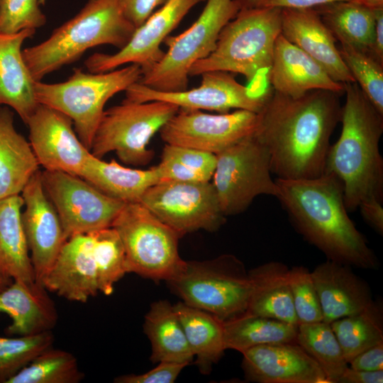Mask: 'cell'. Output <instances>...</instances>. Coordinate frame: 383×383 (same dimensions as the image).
<instances>
[{
	"instance_id": "1",
	"label": "cell",
	"mask_w": 383,
	"mask_h": 383,
	"mask_svg": "<svg viewBox=\"0 0 383 383\" xmlns=\"http://www.w3.org/2000/svg\"><path fill=\"white\" fill-rule=\"evenodd\" d=\"M340 94L313 90L292 98L272 91L253 135L268 151L277 178L311 179L323 174L330 138L340 121Z\"/></svg>"
},
{
	"instance_id": "3",
	"label": "cell",
	"mask_w": 383,
	"mask_h": 383,
	"mask_svg": "<svg viewBox=\"0 0 383 383\" xmlns=\"http://www.w3.org/2000/svg\"><path fill=\"white\" fill-rule=\"evenodd\" d=\"M344 86L346 100L342 106V131L329 148L324 172L340 181L346 209L353 211L365 201H383V159L379 151L383 114L357 82L344 83Z\"/></svg>"
},
{
	"instance_id": "44",
	"label": "cell",
	"mask_w": 383,
	"mask_h": 383,
	"mask_svg": "<svg viewBox=\"0 0 383 383\" xmlns=\"http://www.w3.org/2000/svg\"><path fill=\"white\" fill-rule=\"evenodd\" d=\"M167 0H118L125 16L137 28Z\"/></svg>"
},
{
	"instance_id": "21",
	"label": "cell",
	"mask_w": 383,
	"mask_h": 383,
	"mask_svg": "<svg viewBox=\"0 0 383 383\" xmlns=\"http://www.w3.org/2000/svg\"><path fill=\"white\" fill-rule=\"evenodd\" d=\"M268 71V79L273 90L292 98L318 89L339 94L345 91L344 84L334 80L318 62L282 33L275 42Z\"/></svg>"
},
{
	"instance_id": "53",
	"label": "cell",
	"mask_w": 383,
	"mask_h": 383,
	"mask_svg": "<svg viewBox=\"0 0 383 383\" xmlns=\"http://www.w3.org/2000/svg\"><path fill=\"white\" fill-rule=\"evenodd\" d=\"M1 0H0V4H1Z\"/></svg>"
},
{
	"instance_id": "45",
	"label": "cell",
	"mask_w": 383,
	"mask_h": 383,
	"mask_svg": "<svg viewBox=\"0 0 383 383\" xmlns=\"http://www.w3.org/2000/svg\"><path fill=\"white\" fill-rule=\"evenodd\" d=\"M348 364H350V367L355 370H383V342L359 353Z\"/></svg>"
},
{
	"instance_id": "10",
	"label": "cell",
	"mask_w": 383,
	"mask_h": 383,
	"mask_svg": "<svg viewBox=\"0 0 383 383\" xmlns=\"http://www.w3.org/2000/svg\"><path fill=\"white\" fill-rule=\"evenodd\" d=\"M179 109L162 101L137 103L124 99L104 111L90 152L100 159L115 152L123 163L146 165L154 157V152L148 148L149 141Z\"/></svg>"
},
{
	"instance_id": "12",
	"label": "cell",
	"mask_w": 383,
	"mask_h": 383,
	"mask_svg": "<svg viewBox=\"0 0 383 383\" xmlns=\"http://www.w3.org/2000/svg\"><path fill=\"white\" fill-rule=\"evenodd\" d=\"M139 202L181 237L199 230L216 231L226 221L209 182L161 181L149 187Z\"/></svg>"
},
{
	"instance_id": "29",
	"label": "cell",
	"mask_w": 383,
	"mask_h": 383,
	"mask_svg": "<svg viewBox=\"0 0 383 383\" xmlns=\"http://www.w3.org/2000/svg\"><path fill=\"white\" fill-rule=\"evenodd\" d=\"M23 204L20 194L0 199V268L13 279L33 282L21 217Z\"/></svg>"
},
{
	"instance_id": "17",
	"label": "cell",
	"mask_w": 383,
	"mask_h": 383,
	"mask_svg": "<svg viewBox=\"0 0 383 383\" xmlns=\"http://www.w3.org/2000/svg\"><path fill=\"white\" fill-rule=\"evenodd\" d=\"M26 125L29 143L45 170L80 174L91 153L77 136L65 114L39 104Z\"/></svg>"
},
{
	"instance_id": "33",
	"label": "cell",
	"mask_w": 383,
	"mask_h": 383,
	"mask_svg": "<svg viewBox=\"0 0 383 383\" xmlns=\"http://www.w3.org/2000/svg\"><path fill=\"white\" fill-rule=\"evenodd\" d=\"M297 331L298 326L247 313L223 322L226 349L241 353L260 345L296 342Z\"/></svg>"
},
{
	"instance_id": "20",
	"label": "cell",
	"mask_w": 383,
	"mask_h": 383,
	"mask_svg": "<svg viewBox=\"0 0 383 383\" xmlns=\"http://www.w3.org/2000/svg\"><path fill=\"white\" fill-rule=\"evenodd\" d=\"M42 284L70 301L84 303L99 292L91 232L69 238Z\"/></svg>"
},
{
	"instance_id": "24",
	"label": "cell",
	"mask_w": 383,
	"mask_h": 383,
	"mask_svg": "<svg viewBox=\"0 0 383 383\" xmlns=\"http://www.w3.org/2000/svg\"><path fill=\"white\" fill-rule=\"evenodd\" d=\"M0 313H6L12 320L6 333L19 336L51 331L58 319L54 301L36 281L13 279L0 292Z\"/></svg>"
},
{
	"instance_id": "19",
	"label": "cell",
	"mask_w": 383,
	"mask_h": 383,
	"mask_svg": "<svg viewBox=\"0 0 383 383\" xmlns=\"http://www.w3.org/2000/svg\"><path fill=\"white\" fill-rule=\"evenodd\" d=\"M242 354V367L248 381L329 383L318 364L296 342L260 345Z\"/></svg>"
},
{
	"instance_id": "9",
	"label": "cell",
	"mask_w": 383,
	"mask_h": 383,
	"mask_svg": "<svg viewBox=\"0 0 383 383\" xmlns=\"http://www.w3.org/2000/svg\"><path fill=\"white\" fill-rule=\"evenodd\" d=\"M111 227L122 242L127 273L167 282L183 269L186 261L178 251L181 236L140 202L126 203Z\"/></svg>"
},
{
	"instance_id": "39",
	"label": "cell",
	"mask_w": 383,
	"mask_h": 383,
	"mask_svg": "<svg viewBox=\"0 0 383 383\" xmlns=\"http://www.w3.org/2000/svg\"><path fill=\"white\" fill-rule=\"evenodd\" d=\"M338 49L355 82L374 108L383 114V63L369 52L348 45L340 44Z\"/></svg>"
},
{
	"instance_id": "15",
	"label": "cell",
	"mask_w": 383,
	"mask_h": 383,
	"mask_svg": "<svg viewBox=\"0 0 383 383\" xmlns=\"http://www.w3.org/2000/svg\"><path fill=\"white\" fill-rule=\"evenodd\" d=\"M199 87L179 91H161L139 82L131 85L125 100L132 102L162 101L179 108L209 110L228 113L231 109H243L259 113L271 91L264 95L252 94L228 72L209 71L202 73Z\"/></svg>"
},
{
	"instance_id": "13",
	"label": "cell",
	"mask_w": 383,
	"mask_h": 383,
	"mask_svg": "<svg viewBox=\"0 0 383 383\" xmlns=\"http://www.w3.org/2000/svg\"><path fill=\"white\" fill-rule=\"evenodd\" d=\"M41 179L67 239L111 227L126 204L104 194L77 175L44 170Z\"/></svg>"
},
{
	"instance_id": "41",
	"label": "cell",
	"mask_w": 383,
	"mask_h": 383,
	"mask_svg": "<svg viewBox=\"0 0 383 383\" xmlns=\"http://www.w3.org/2000/svg\"><path fill=\"white\" fill-rule=\"evenodd\" d=\"M288 280L298 325L323 321L318 292L311 272L304 266L289 269Z\"/></svg>"
},
{
	"instance_id": "40",
	"label": "cell",
	"mask_w": 383,
	"mask_h": 383,
	"mask_svg": "<svg viewBox=\"0 0 383 383\" xmlns=\"http://www.w3.org/2000/svg\"><path fill=\"white\" fill-rule=\"evenodd\" d=\"M51 331L18 338L0 336V382L16 374L44 350L52 347Z\"/></svg>"
},
{
	"instance_id": "26",
	"label": "cell",
	"mask_w": 383,
	"mask_h": 383,
	"mask_svg": "<svg viewBox=\"0 0 383 383\" xmlns=\"http://www.w3.org/2000/svg\"><path fill=\"white\" fill-rule=\"evenodd\" d=\"M289 269L281 262L270 261L250 270L251 291L244 313L298 326L288 280Z\"/></svg>"
},
{
	"instance_id": "31",
	"label": "cell",
	"mask_w": 383,
	"mask_h": 383,
	"mask_svg": "<svg viewBox=\"0 0 383 383\" xmlns=\"http://www.w3.org/2000/svg\"><path fill=\"white\" fill-rule=\"evenodd\" d=\"M340 44L370 52L376 9L357 1H337L313 9Z\"/></svg>"
},
{
	"instance_id": "28",
	"label": "cell",
	"mask_w": 383,
	"mask_h": 383,
	"mask_svg": "<svg viewBox=\"0 0 383 383\" xmlns=\"http://www.w3.org/2000/svg\"><path fill=\"white\" fill-rule=\"evenodd\" d=\"M80 177L104 194L125 203L140 201L149 187L160 182L157 166L149 170L132 169L114 160L103 161L92 154Z\"/></svg>"
},
{
	"instance_id": "38",
	"label": "cell",
	"mask_w": 383,
	"mask_h": 383,
	"mask_svg": "<svg viewBox=\"0 0 383 383\" xmlns=\"http://www.w3.org/2000/svg\"><path fill=\"white\" fill-rule=\"evenodd\" d=\"M91 233L99 292L109 296L113 293L114 284L127 273L124 248L112 227Z\"/></svg>"
},
{
	"instance_id": "18",
	"label": "cell",
	"mask_w": 383,
	"mask_h": 383,
	"mask_svg": "<svg viewBox=\"0 0 383 383\" xmlns=\"http://www.w3.org/2000/svg\"><path fill=\"white\" fill-rule=\"evenodd\" d=\"M25 210L21 214L35 279L42 281L67 240L59 216L48 197L38 170L21 192Z\"/></svg>"
},
{
	"instance_id": "42",
	"label": "cell",
	"mask_w": 383,
	"mask_h": 383,
	"mask_svg": "<svg viewBox=\"0 0 383 383\" xmlns=\"http://www.w3.org/2000/svg\"><path fill=\"white\" fill-rule=\"evenodd\" d=\"M45 0H1L0 33L13 34L26 29L36 30L47 21L40 4Z\"/></svg>"
},
{
	"instance_id": "30",
	"label": "cell",
	"mask_w": 383,
	"mask_h": 383,
	"mask_svg": "<svg viewBox=\"0 0 383 383\" xmlns=\"http://www.w3.org/2000/svg\"><path fill=\"white\" fill-rule=\"evenodd\" d=\"M143 328L151 343L153 362L189 365L194 359L174 307L167 301L152 304L145 316Z\"/></svg>"
},
{
	"instance_id": "4",
	"label": "cell",
	"mask_w": 383,
	"mask_h": 383,
	"mask_svg": "<svg viewBox=\"0 0 383 383\" xmlns=\"http://www.w3.org/2000/svg\"><path fill=\"white\" fill-rule=\"evenodd\" d=\"M135 29L118 0H88L47 40L23 49V57L33 78L40 82L47 74L76 62L94 47L111 45L122 48Z\"/></svg>"
},
{
	"instance_id": "36",
	"label": "cell",
	"mask_w": 383,
	"mask_h": 383,
	"mask_svg": "<svg viewBox=\"0 0 383 383\" xmlns=\"http://www.w3.org/2000/svg\"><path fill=\"white\" fill-rule=\"evenodd\" d=\"M216 165L215 154L166 144L157 165L161 181L209 182Z\"/></svg>"
},
{
	"instance_id": "51",
	"label": "cell",
	"mask_w": 383,
	"mask_h": 383,
	"mask_svg": "<svg viewBox=\"0 0 383 383\" xmlns=\"http://www.w3.org/2000/svg\"><path fill=\"white\" fill-rule=\"evenodd\" d=\"M13 281V279L0 268V292L9 287Z\"/></svg>"
},
{
	"instance_id": "35",
	"label": "cell",
	"mask_w": 383,
	"mask_h": 383,
	"mask_svg": "<svg viewBox=\"0 0 383 383\" xmlns=\"http://www.w3.org/2000/svg\"><path fill=\"white\" fill-rule=\"evenodd\" d=\"M296 342L318 364L329 383H338L348 363L331 324L322 321L298 325Z\"/></svg>"
},
{
	"instance_id": "52",
	"label": "cell",
	"mask_w": 383,
	"mask_h": 383,
	"mask_svg": "<svg viewBox=\"0 0 383 383\" xmlns=\"http://www.w3.org/2000/svg\"><path fill=\"white\" fill-rule=\"evenodd\" d=\"M372 9L383 7V0H355Z\"/></svg>"
},
{
	"instance_id": "32",
	"label": "cell",
	"mask_w": 383,
	"mask_h": 383,
	"mask_svg": "<svg viewBox=\"0 0 383 383\" xmlns=\"http://www.w3.org/2000/svg\"><path fill=\"white\" fill-rule=\"evenodd\" d=\"M174 307L196 357V365L201 373H209L212 365L218 362L226 350L223 321L184 302H179Z\"/></svg>"
},
{
	"instance_id": "27",
	"label": "cell",
	"mask_w": 383,
	"mask_h": 383,
	"mask_svg": "<svg viewBox=\"0 0 383 383\" xmlns=\"http://www.w3.org/2000/svg\"><path fill=\"white\" fill-rule=\"evenodd\" d=\"M13 116L9 106H0V199L20 194L40 166Z\"/></svg>"
},
{
	"instance_id": "48",
	"label": "cell",
	"mask_w": 383,
	"mask_h": 383,
	"mask_svg": "<svg viewBox=\"0 0 383 383\" xmlns=\"http://www.w3.org/2000/svg\"><path fill=\"white\" fill-rule=\"evenodd\" d=\"M383 370L365 371L348 367L344 371L338 383H382Z\"/></svg>"
},
{
	"instance_id": "11",
	"label": "cell",
	"mask_w": 383,
	"mask_h": 383,
	"mask_svg": "<svg viewBox=\"0 0 383 383\" xmlns=\"http://www.w3.org/2000/svg\"><path fill=\"white\" fill-rule=\"evenodd\" d=\"M216 155L212 184L226 217L243 212L259 195L277 196L268 151L253 135Z\"/></svg>"
},
{
	"instance_id": "47",
	"label": "cell",
	"mask_w": 383,
	"mask_h": 383,
	"mask_svg": "<svg viewBox=\"0 0 383 383\" xmlns=\"http://www.w3.org/2000/svg\"><path fill=\"white\" fill-rule=\"evenodd\" d=\"M355 0H263L259 7L279 9H314L328 4Z\"/></svg>"
},
{
	"instance_id": "23",
	"label": "cell",
	"mask_w": 383,
	"mask_h": 383,
	"mask_svg": "<svg viewBox=\"0 0 383 383\" xmlns=\"http://www.w3.org/2000/svg\"><path fill=\"white\" fill-rule=\"evenodd\" d=\"M311 275L326 323L355 314L373 301L369 285L349 266L327 260Z\"/></svg>"
},
{
	"instance_id": "25",
	"label": "cell",
	"mask_w": 383,
	"mask_h": 383,
	"mask_svg": "<svg viewBox=\"0 0 383 383\" xmlns=\"http://www.w3.org/2000/svg\"><path fill=\"white\" fill-rule=\"evenodd\" d=\"M36 30L0 33V106L13 109L26 124L38 106L35 82L23 57L22 45Z\"/></svg>"
},
{
	"instance_id": "2",
	"label": "cell",
	"mask_w": 383,
	"mask_h": 383,
	"mask_svg": "<svg viewBox=\"0 0 383 383\" xmlns=\"http://www.w3.org/2000/svg\"><path fill=\"white\" fill-rule=\"evenodd\" d=\"M277 198L299 233L328 260L374 270L378 261L348 214L343 188L333 174L311 179H275Z\"/></svg>"
},
{
	"instance_id": "49",
	"label": "cell",
	"mask_w": 383,
	"mask_h": 383,
	"mask_svg": "<svg viewBox=\"0 0 383 383\" xmlns=\"http://www.w3.org/2000/svg\"><path fill=\"white\" fill-rule=\"evenodd\" d=\"M370 53L383 63V7L376 9L374 39Z\"/></svg>"
},
{
	"instance_id": "6",
	"label": "cell",
	"mask_w": 383,
	"mask_h": 383,
	"mask_svg": "<svg viewBox=\"0 0 383 383\" xmlns=\"http://www.w3.org/2000/svg\"><path fill=\"white\" fill-rule=\"evenodd\" d=\"M142 74L141 67L135 64L100 73L85 72L75 68L65 82H36L35 96L38 104L67 116L72 121L79 140L90 150L106 102L117 93L138 82Z\"/></svg>"
},
{
	"instance_id": "43",
	"label": "cell",
	"mask_w": 383,
	"mask_h": 383,
	"mask_svg": "<svg viewBox=\"0 0 383 383\" xmlns=\"http://www.w3.org/2000/svg\"><path fill=\"white\" fill-rule=\"evenodd\" d=\"M188 365L173 362H160L148 372L121 375L114 379L116 383H173L181 371Z\"/></svg>"
},
{
	"instance_id": "7",
	"label": "cell",
	"mask_w": 383,
	"mask_h": 383,
	"mask_svg": "<svg viewBox=\"0 0 383 383\" xmlns=\"http://www.w3.org/2000/svg\"><path fill=\"white\" fill-rule=\"evenodd\" d=\"M167 282L182 302L223 322L246 311L251 291L243 263L229 254L207 261H186L183 269Z\"/></svg>"
},
{
	"instance_id": "8",
	"label": "cell",
	"mask_w": 383,
	"mask_h": 383,
	"mask_svg": "<svg viewBox=\"0 0 383 383\" xmlns=\"http://www.w3.org/2000/svg\"><path fill=\"white\" fill-rule=\"evenodd\" d=\"M205 1L203 11L188 29L165 38L167 52L143 72L139 83L161 91L187 89L191 67L214 50L221 30L240 11L234 0Z\"/></svg>"
},
{
	"instance_id": "37",
	"label": "cell",
	"mask_w": 383,
	"mask_h": 383,
	"mask_svg": "<svg viewBox=\"0 0 383 383\" xmlns=\"http://www.w3.org/2000/svg\"><path fill=\"white\" fill-rule=\"evenodd\" d=\"M84 374L70 352L52 347L36 356L5 383H77Z\"/></svg>"
},
{
	"instance_id": "5",
	"label": "cell",
	"mask_w": 383,
	"mask_h": 383,
	"mask_svg": "<svg viewBox=\"0 0 383 383\" xmlns=\"http://www.w3.org/2000/svg\"><path fill=\"white\" fill-rule=\"evenodd\" d=\"M282 9H241L221 30L214 50L192 65L190 76L209 71L239 73L252 81L269 70L275 42L281 33Z\"/></svg>"
},
{
	"instance_id": "50",
	"label": "cell",
	"mask_w": 383,
	"mask_h": 383,
	"mask_svg": "<svg viewBox=\"0 0 383 383\" xmlns=\"http://www.w3.org/2000/svg\"><path fill=\"white\" fill-rule=\"evenodd\" d=\"M240 10L259 7L263 0H234Z\"/></svg>"
},
{
	"instance_id": "46",
	"label": "cell",
	"mask_w": 383,
	"mask_h": 383,
	"mask_svg": "<svg viewBox=\"0 0 383 383\" xmlns=\"http://www.w3.org/2000/svg\"><path fill=\"white\" fill-rule=\"evenodd\" d=\"M364 220L379 234L383 233L382 202L377 199H369L359 206Z\"/></svg>"
},
{
	"instance_id": "34",
	"label": "cell",
	"mask_w": 383,
	"mask_h": 383,
	"mask_svg": "<svg viewBox=\"0 0 383 383\" xmlns=\"http://www.w3.org/2000/svg\"><path fill=\"white\" fill-rule=\"evenodd\" d=\"M330 324L349 363L359 353L383 342L382 304L373 300L362 311Z\"/></svg>"
},
{
	"instance_id": "22",
	"label": "cell",
	"mask_w": 383,
	"mask_h": 383,
	"mask_svg": "<svg viewBox=\"0 0 383 383\" xmlns=\"http://www.w3.org/2000/svg\"><path fill=\"white\" fill-rule=\"evenodd\" d=\"M281 33L318 62L338 82H355L335 38L313 9H281Z\"/></svg>"
},
{
	"instance_id": "16",
	"label": "cell",
	"mask_w": 383,
	"mask_h": 383,
	"mask_svg": "<svg viewBox=\"0 0 383 383\" xmlns=\"http://www.w3.org/2000/svg\"><path fill=\"white\" fill-rule=\"evenodd\" d=\"M206 0H167L138 27L128 43L113 54L96 52L89 56L84 65L92 73L106 72L121 65L135 64L144 72L163 56L160 44L188 12Z\"/></svg>"
},
{
	"instance_id": "14",
	"label": "cell",
	"mask_w": 383,
	"mask_h": 383,
	"mask_svg": "<svg viewBox=\"0 0 383 383\" xmlns=\"http://www.w3.org/2000/svg\"><path fill=\"white\" fill-rule=\"evenodd\" d=\"M258 121L257 113L243 109L210 114L201 110L179 108L160 133L166 144L216 155L252 135Z\"/></svg>"
}]
</instances>
